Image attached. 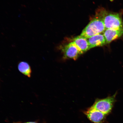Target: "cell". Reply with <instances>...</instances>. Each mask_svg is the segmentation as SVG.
Wrapping results in <instances>:
<instances>
[{
  "instance_id": "obj_9",
  "label": "cell",
  "mask_w": 123,
  "mask_h": 123,
  "mask_svg": "<svg viewBox=\"0 0 123 123\" xmlns=\"http://www.w3.org/2000/svg\"><path fill=\"white\" fill-rule=\"evenodd\" d=\"M19 71L25 76L30 78L31 76L32 70L30 66L26 62H20L18 66Z\"/></svg>"
},
{
  "instance_id": "obj_10",
  "label": "cell",
  "mask_w": 123,
  "mask_h": 123,
  "mask_svg": "<svg viewBox=\"0 0 123 123\" xmlns=\"http://www.w3.org/2000/svg\"><path fill=\"white\" fill-rule=\"evenodd\" d=\"M37 123L36 122H27V123Z\"/></svg>"
},
{
  "instance_id": "obj_6",
  "label": "cell",
  "mask_w": 123,
  "mask_h": 123,
  "mask_svg": "<svg viewBox=\"0 0 123 123\" xmlns=\"http://www.w3.org/2000/svg\"><path fill=\"white\" fill-rule=\"evenodd\" d=\"M106 44L123 37V30L121 29H106L103 33Z\"/></svg>"
},
{
  "instance_id": "obj_2",
  "label": "cell",
  "mask_w": 123,
  "mask_h": 123,
  "mask_svg": "<svg viewBox=\"0 0 123 123\" xmlns=\"http://www.w3.org/2000/svg\"><path fill=\"white\" fill-rule=\"evenodd\" d=\"M103 21L98 16L92 19L83 30L80 36L87 39L91 37L102 33L105 30Z\"/></svg>"
},
{
  "instance_id": "obj_4",
  "label": "cell",
  "mask_w": 123,
  "mask_h": 123,
  "mask_svg": "<svg viewBox=\"0 0 123 123\" xmlns=\"http://www.w3.org/2000/svg\"><path fill=\"white\" fill-rule=\"evenodd\" d=\"M84 113L90 121L95 123H102L106 115L92 107Z\"/></svg>"
},
{
  "instance_id": "obj_1",
  "label": "cell",
  "mask_w": 123,
  "mask_h": 123,
  "mask_svg": "<svg viewBox=\"0 0 123 123\" xmlns=\"http://www.w3.org/2000/svg\"><path fill=\"white\" fill-rule=\"evenodd\" d=\"M99 16L102 18L106 29L123 30V21L120 13L107 11L103 9Z\"/></svg>"
},
{
  "instance_id": "obj_3",
  "label": "cell",
  "mask_w": 123,
  "mask_h": 123,
  "mask_svg": "<svg viewBox=\"0 0 123 123\" xmlns=\"http://www.w3.org/2000/svg\"><path fill=\"white\" fill-rule=\"evenodd\" d=\"M117 94L116 93L112 96L96 100L92 107L105 114H108L111 111L116 101Z\"/></svg>"
},
{
  "instance_id": "obj_8",
  "label": "cell",
  "mask_w": 123,
  "mask_h": 123,
  "mask_svg": "<svg viewBox=\"0 0 123 123\" xmlns=\"http://www.w3.org/2000/svg\"><path fill=\"white\" fill-rule=\"evenodd\" d=\"M73 42L81 54L89 50L88 41L86 38L81 37L79 36L75 38Z\"/></svg>"
},
{
  "instance_id": "obj_7",
  "label": "cell",
  "mask_w": 123,
  "mask_h": 123,
  "mask_svg": "<svg viewBox=\"0 0 123 123\" xmlns=\"http://www.w3.org/2000/svg\"><path fill=\"white\" fill-rule=\"evenodd\" d=\"M89 49L94 48L101 47L106 44L105 37L103 34H99L94 35L87 38Z\"/></svg>"
},
{
  "instance_id": "obj_5",
  "label": "cell",
  "mask_w": 123,
  "mask_h": 123,
  "mask_svg": "<svg viewBox=\"0 0 123 123\" xmlns=\"http://www.w3.org/2000/svg\"><path fill=\"white\" fill-rule=\"evenodd\" d=\"M63 52L64 57L74 60L77 59L80 55L81 54L73 41L64 47Z\"/></svg>"
}]
</instances>
